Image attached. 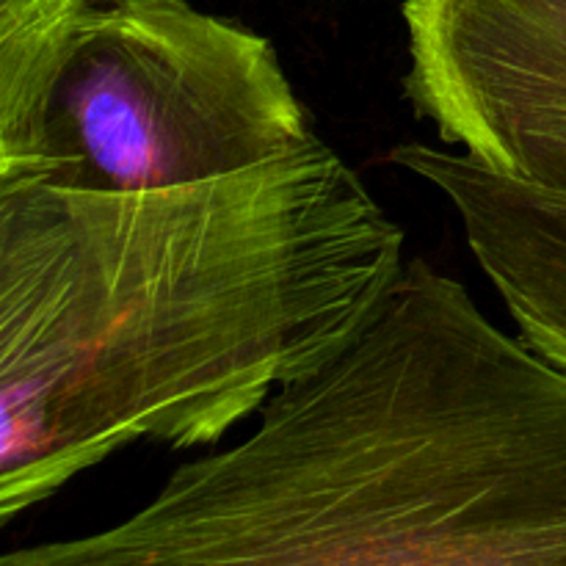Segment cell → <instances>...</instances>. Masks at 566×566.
I'll return each mask as SVG.
<instances>
[{
  "instance_id": "5b68a950",
  "label": "cell",
  "mask_w": 566,
  "mask_h": 566,
  "mask_svg": "<svg viewBox=\"0 0 566 566\" xmlns=\"http://www.w3.org/2000/svg\"><path fill=\"white\" fill-rule=\"evenodd\" d=\"M401 169L442 193L520 337L566 368V193L484 169L451 149L401 144Z\"/></svg>"
},
{
  "instance_id": "8992f818",
  "label": "cell",
  "mask_w": 566,
  "mask_h": 566,
  "mask_svg": "<svg viewBox=\"0 0 566 566\" xmlns=\"http://www.w3.org/2000/svg\"><path fill=\"white\" fill-rule=\"evenodd\" d=\"M92 0H0V182L25 169L44 103Z\"/></svg>"
},
{
  "instance_id": "7a4b0ae2",
  "label": "cell",
  "mask_w": 566,
  "mask_h": 566,
  "mask_svg": "<svg viewBox=\"0 0 566 566\" xmlns=\"http://www.w3.org/2000/svg\"><path fill=\"white\" fill-rule=\"evenodd\" d=\"M566 566V368L409 258L357 335L130 517L0 566Z\"/></svg>"
},
{
  "instance_id": "3957f363",
  "label": "cell",
  "mask_w": 566,
  "mask_h": 566,
  "mask_svg": "<svg viewBox=\"0 0 566 566\" xmlns=\"http://www.w3.org/2000/svg\"><path fill=\"white\" fill-rule=\"evenodd\" d=\"M313 136L269 36L191 0H92L55 72L31 160L0 186H188Z\"/></svg>"
},
{
  "instance_id": "6da1fadb",
  "label": "cell",
  "mask_w": 566,
  "mask_h": 566,
  "mask_svg": "<svg viewBox=\"0 0 566 566\" xmlns=\"http://www.w3.org/2000/svg\"><path fill=\"white\" fill-rule=\"evenodd\" d=\"M403 247L318 136L188 186H0V525L136 442L216 446L357 335Z\"/></svg>"
},
{
  "instance_id": "277c9868",
  "label": "cell",
  "mask_w": 566,
  "mask_h": 566,
  "mask_svg": "<svg viewBox=\"0 0 566 566\" xmlns=\"http://www.w3.org/2000/svg\"><path fill=\"white\" fill-rule=\"evenodd\" d=\"M403 94L495 175L566 193V0H407Z\"/></svg>"
}]
</instances>
